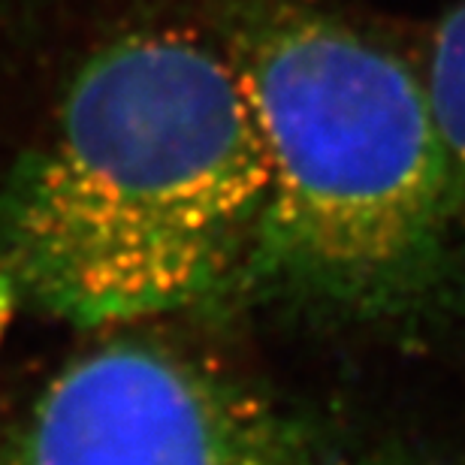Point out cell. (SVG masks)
Instances as JSON below:
<instances>
[{
  "instance_id": "1",
  "label": "cell",
  "mask_w": 465,
  "mask_h": 465,
  "mask_svg": "<svg viewBox=\"0 0 465 465\" xmlns=\"http://www.w3.org/2000/svg\"><path fill=\"white\" fill-rule=\"evenodd\" d=\"M263 200L230 54L179 31L118 36L0 173V318L104 330L248 291Z\"/></svg>"
},
{
  "instance_id": "2",
  "label": "cell",
  "mask_w": 465,
  "mask_h": 465,
  "mask_svg": "<svg viewBox=\"0 0 465 465\" xmlns=\"http://www.w3.org/2000/svg\"><path fill=\"white\" fill-rule=\"evenodd\" d=\"M227 54L266 157L248 287L351 314L430 293L460 215L420 73L341 18L293 4L245 9Z\"/></svg>"
},
{
  "instance_id": "3",
  "label": "cell",
  "mask_w": 465,
  "mask_h": 465,
  "mask_svg": "<svg viewBox=\"0 0 465 465\" xmlns=\"http://www.w3.org/2000/svg\"><path fill=\"white\" fill-rule=\"evenodd\" d=\"M0 465H423L327 439L170 348L115 341L67 362L0 435Z\"/></svg>"
},
{
  "instance_id": "4",
  "label": "cell",
  "mask_w": 465,
  "mask_h": 465,
  "mask_svg": "<svg viewBox=\"0 0 465 465\" xmlns=\"http://www.w3.org/2000/svg\"><path fill=\"white\" fill-rule=\"evenodd\" d=\"M420 76L448 154L460 227L465 230V0H457L435 27Z\"/></svg>"
}]
</instances>
